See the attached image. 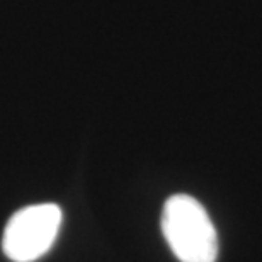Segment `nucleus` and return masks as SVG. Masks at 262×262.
Masks as SVG:
<instances>
[{"mask_svg":"<svg viewBox=\"0 0 262 262\" xmlns=\"http://www.w3.org/2000/svg\"><path fill=\"white\" fill-rule=\"evenodd\" d=\"M162 233L181 262H216V228L201 203L187 194H174L164 204Z\"/></svg>","mask_w":262,"mask_h":262,"instance_id":"f257e3e1","label":"nucleus"},{"mask_svg":"<svg viewBox=\"0 0 262 262\" xmlns=\"http://www.w3.org/2000/svg\"><path fill=\"white\" fill-rule=\"evenodd\" d=\"M58 204H31L15 211L4 230L2 249L12 262H34L53 247L61 227Z\"/></svg>","mask_w":262,"mask_h":262,"instance_id":"f03ea898","label":"nucleus"}]
</instances>
